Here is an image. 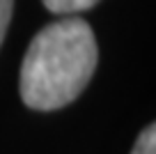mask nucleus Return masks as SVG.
Wrapping results in <instances>:
<instances>
[{
  "label": "nucleus",
  "instance_id": "nucleus-1",
  "mask_svg": "<svg viewBox=\"0 0 156 154\" xmlns=\"http://www.w3.org/2000/svg\"><path fill=\"white\" fill-rule=\"evenodd\" d=\"M97 39L83 19H60L34 35L21 64V99L34 111H58L76 99L97 69Z\"/></svg>",
  "mask_w": 156,
  "mask_h": 154
},
{
  "label": "nucleus",
  "instance_id": "nucleus-2",
  "mask_svg": "<svg viewBox=\"0 0 156 154\" xmlns=\"http://www.w3.org/2000/svg\"><path fill=\"white\" fill-rule=\"evenodd\" d=\"M46 5V9L53 12V14H78V12H85L90 7H94L99 0H41Z\"/></svg>",
  "mask_w": 156,
  "mask_h": 154
},
{
  "label": "nucleus",
  "instance_id": "nucleus-3",
  "mask_svg": "<svg viewBox=\"0 0 156 154\" xmlns=\"http://www.w3.org/2000/svg\"><path fill=\"white\" fill-rule=\"evenodd\" d=\"M131 154H156V127L149 124L140 131Z\"/></svg>",
  "mask_w": 156,
  "mask_h": 154
},
{
  "label": "nucleus",
  "instance_id": "nucleus-4",
  "mask_svg": "<svg viewBox=\"0 0 156 154\" xmlns=\"http://www.w3.org/2000/svg\"><path fill=\"white\" fill-rule=\"evenodd\" d=\"M12 9H14V0H0V44L5 39L7 25L12 21Z\"/></svg>",
  "mask_w": 156,
  "mask_h": 154
}]
</instances>
